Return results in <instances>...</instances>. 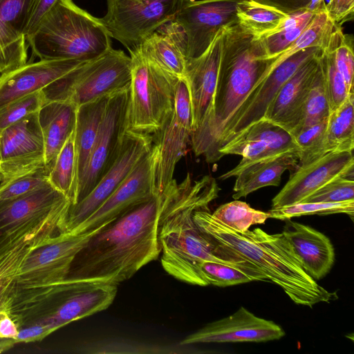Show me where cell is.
Masks as SVG:
<instances>
[{
  "instance_id": "cell-1",
  "label": "cell",
  "mask_w": 354,
  "mask_h": 354,
  "mask_svg": "<svg viewBox=\"0 0 354 354\" xmlns=\"http://www.w3.org/2000/svg\"><path fill=\"white\" fill-rule=\"evenodd\" d=\"M220 190L210 175L192 181L188 174L180 183L173 179L160 194L158 239L162 268L178 280L201 286L209 285L200 268L205 261L237 267L259 281H268L266 276L247 259L227 261L218 257L215 243L196 225L194 212L208 208Z\"/></svg>"
},
{
  "instance_id": "cell-2",
  "label": "cell",
  "mask_w": 354,
  "mask_h": 354,
  "mask_svg": "<svg viewBox=\"0 0 354 354\" xmlns=\"http://www.w3.org/2000/svg\"><path fill=\"white\" fill-rule=\"evenodd\" d=\"M160 209L155 194L101 226L75 254L66 279L118 285L157 259Z\"/></svg>"
},
{
  "instance_id": "cell-3",
  "label": "cell",
  "mask_w": 354,
  "mask_h": 354,
  "mask_svg": "<svg viewBox=\"0 0 354 354\" xmlns=\"http://www.w3.org/2000/svg\"><path fill=\"white\" fill-rule=\"evenodd\" d=\"M262 57L254 36L238 22L223 28L212 109L190 138L195 156H203L207 163L219 160L221 142L235 113L254 87L269 73L274 58Z\"/></svg>"
},
{
  "instance_id": "cell-4",
  "label": "cell",
  "mask_w": 354,
  "mask_h": 354,
  "mask_svg": "<svg viewBox=\"0 0 354 354\" xmlns=\"http://www.w3.org/2000/svg\"><path fill=\"white\" fill-rule=\"evenodd\" d=\"M193 218L208 238L254 264L295 304L312 307L337 298L304 271L282 232L270 234L259 227L239 232L217 220L209 208L196 210Z\"/></svg>"
},
{
  "instance_id": "cell-5",
  "label": "cell",
  "mask_w": 354,
  "mask_h": 354,
  "mask_svg": "<svg viewBox=\"0 0 354 354\" xmlns=\"http://www.w3.org/2000/svg\"><path fill=\"white\" fill-rule=\"evenodd\" d=\"M26 41L39 59L87 62L111 48V37L100 18L72 0H57Z\"/></svg>"
},
{
  "instance_id": "cell-6",
  "label": "cell",
  "mask_w": 354,
  "mask_h": 354,
  "mask_svg": "<svg viewBox=\"0 0 354 354\" xmlns=\"http://www.w3.org/2000/svg\"><path fill=\"white\" fill-rule=\"evenodd\" d=\"M131 77L127 111V130L154 135L172 113L180 78L143 57L138 48L129 51Z\"/></svg>"
},
{
  "instance_id": "cell-7",
  "label": "cell",
  "mask_w": 354,
  "mask_h": 354,
  "mask_svg": "<svg viewBox=\"0 0 354 354\" xmlns=\"http://www.w3.org/2000/svg\"><path fill=\"white\" fill-rule=\"evenodd\" d=\"M131 77V57L111 47L54 81L42 92L45 102L62 101L78 106L124 88Z\"/></svg>"
},
{
  "instance_id": "cell-8",
  "label": "cell",
  "mask_w": 354,
  "mask_h": 354,
  "mask_svg": "<svg viewBox=\"0 0 354 354\" xmlns=\"http://www.w3.org/2000/svg\"><path fill=\"white\" fill-rule=\"evenodd\" d=\"M117 292L118 285L115 283L66 279L54 287L41 304L13 320L19 329L42 324L55 331L106 309Z\"/></svg>"
},
{
  "instance_id": "cell-9",
  "label": "cell",
  "mask_w": 354,
  "mask_h": 354,
  "mask_svg": "<svg viewBox=\"0 0 354 354\" xmlns=\"http://www.w3.org/2000/svg\"><path fill=\"white\" fill-rule=\"evenodd\" d=\"M181 0H107L100 18L111 38L127 50L139 47L144 39L174 18Z\"/></svg>"
},
{
  "instance_id": "cell-10",
  "label": "cell",
  "mask_w": 354,
  "mask_h": 354,
  "mask_svg": "<svg viewBox=\"0 0 354 354\" xmlns=\"http://www.w3.org/2000/svg\"><path fill=\"white\" fill-rule=\"evenodd\" d=\"M192 129L189 89L185 78H180L172 113L160 131L152 136L155 141L152 146L153 183L157 195H160L174 179L176 166L186 153Z\"/></svg>"
},
{
  "instance_id": "cell-11",
  "label": "cell",
  "mask_w": 354,
  "mask_h": 354,
  "mask_svg": "<svg viewBox=\"0 0 354 354\" xmlns=\"http://www.w3.org/2000/svg\"><path fill=\"white\" fill-rule=\"evenodd\" d=\"M152 146L151 135L126 129L109 168L86 196L77 203L71 205L64 232L72 231L91 215L150 151Z\"/></svg>"
},
{
  "instance_id": "cell-12",
  "label": "cell",
  "mask_w": 354,
  "mask_h": 354,
  "mask_svg": "<svg viewBox=\"0 0 354 354\" xmlns=\"http://www.w3.org/2000/svg\"><path fill=\"white\" fill-rule=\"evenodd\" d=\"M129 95V85L109 97L88 160L78 179L76 203L93 189L117 154L127 129Z\"/></svg>"
},
{
  "instance_id": "cell-13",
  "label": "cell",
  "mask_w": 354,
  "mask_h": 354,
  "mask_svg": "<svg viewBox=\"0 0 354 354\" xmlns=\"http://www.w3.org/2000/svg\"><path fill=\"white\" fill-rule=\"evenodd\" d=\"M241 1H180L174 19L185 35L187 59L202 55L221 29L237 22L236 8Z\"/></svg>"
},
{
  "instance_id": "cell-14",
  "label": "cell",
  "mask_w": 354,
  "mask_h": 354,
  "mask_svg": "<svg viewBox=\"0 0 354 354\" xmlns=\"http://www.w3.org/2000/svg\"><path fill=\"white\" fill-rule=\"evenodd\" d=\"M38 113L12 124L0 133L1 181L46 167Z\"/></svg>"
},
{
  "instance_id": "cell-15",
  "label": "cell",
  "mask_w": 354,
  "mask_h": 354,
  "mask_svg": "<svg viewBox=\"0 0 354 354\" xmlns=\"http://www.w3.org/2000/svg\"><path fill=\"white\" fill-rule=\"evenodd\" d=\"M322 52L323 48L317 46L301 49L274 66L254 87L237 110L222 139L218 152L225 145L246 127L262 119L269 104L283 84L304 62Z\"/></svg>"
},
{
  "instance_id": "cell-16",
  "label": "cell",
  "mask_w": 354,
  "mask_h": 354,
  "mask_svg": "<svg viewBox=\"0 0 354 354\" xmlns=\"http://www.w3.org/2000/svg\"><path fill=\"white\" fill-rule=\"evenodd\" d=\"M153 166L154 156L151 148L105 201L69 232L80 234L93 231L129 207L156 194L153 183Z\"/></svg>"
},
{
  "instance_id": "cell-17",
  "label": "cell",
  "mask_w": 354,
  "mask_h": 354,
  "mask_svg": "<svg viewBox=\"0 0 354 354\" xmlns=\"http://www.w3.org/2000/svg\"><path fill=\"white\" fill-rule=\"evenodd\" d=\"M283 329L272 321L259 317L244 307L232 315L206 324L187 335L180 345L196 343L263 342L279 339Z\"/></svg>"
},
{
  "instance_id": "cell-18",
  "label": "cell",
  "mask_w": 354,
  "mask_h": 354,
  "mask_svg": "<svg viewBox=\"0 0 354 354\" xmlns=\"http://www.w3.org/2000/svg\"><path fill=\"white\" fill-rule=\"evenodd\" d=\"M353 151L329 152L310 164L297 167L281 191L272 198V208L300 203L334 178L354 174Z\"/></svg>"
},
{
  "instance_id": "cell-19",
  "label": "cell",
  "mask_w": 354,
  "mask_h": 354,
  "mask_svg": "<svg viewBox=\"0 0 354 354\" xmlns=\"http://www.w3.org/2000/svg\"><path fill=\"white\" fill-rule=\"evenodd\" d=\"M222 30L202 55L187 60L185 78L191 101L192 131L201 126L212 109L221 59Z\"/></svg>"
},
{
  "instance_id": "cell-20",
  "label": "cell",
  "mask_w": 354,
  "mask_h": 354,
  "mask_svg": "<svg viewBox=\"0 0 354 354\" xmlns=\"http://www.w3.org/2000/svg\"><path fill=\"white\" fill-rule=\"evenodd\" d=\"M84 62L73 59H39L1 73L0 108L43 89Z\"/></svg>"
},
{
  "instance_id": "cell-21",
  "label": "cell",
  "mask_w": 354,
  "mask_h": 354,
  "mask_svg": "<svg viewBox=\"0 0 354 354\" xmlns=\"http://www.w3.org/2000/svg\"><path fill=\"white\" fill-rule=\"evenodd\" d=\"M322 53L304 62L283 84L263 118L281 127L291 136L301 121L305 102Z\"/></svg>"
},
{
  "instance_id": "cell-22",
  "label": "cell",
  "mask_w": 354,
  "mask_h": 354,
  "mask_svg": "<svg viewBox=\"0 0 354 354\" xmlns=\"http://www.w3.org/2000/svg\"><path fill=\"white\" fill-rule=\"evenodd\" d=\"M282 234L304 271L313 279L323 278L335 261V250L330 239L310 226L286 220Z\"/></svg>"
},
{
  "instance_id": "cell-23",
  "label": "cell",
  "mask_w": 354,
  "mask_h": 354,
  "mask_svg": "<svg viewBox=\"0 0 354 354\" xmlns=\"http://www.w3.org/2000/svg\"><path fill=\"white\" fill-rule=\"evenodd\" d=\"M299 156L290 151L255 161L239 162L234 168L219 177L225 180L236 176L232 198L238 200L257 189L268 186H278L281 176L286 170L295 171Z\"/></svg>"
},
{
  "instance_id": "cell-24",
  "label": "cell",
  "mask_w": 354,
  "mask_h": 354,
  "mask_svg": "<svg viewBox=\"0 0 354 354\" xmlns=\"http://www.w3.org/2000/svg\"><path fill=\"white\" fill-rule=\"evenodd\" d=\"M137 48L143 57L162 70L178 78L185 77L187 39L174 19L146 37Z\"/></svg>"
},
{
  "instance_id": "cell-25",
  "label": "cell",
  "mask_w": 354,
  "mask_h": 354,
  "mask_svg": "<svg viewBox=\"0 0 354 354\" xmlns=\"http://www.w3.org/2000/svg\"><path fill=\"white\" fill-rule=\"evenodd\" d=\"M32 0H0V73L27 62L24 30Z\"/></svg>"
},
{
  "instance_id": "cell-26",
  "label": "cell",
  "mask_w": 354,
  "mask_h": 354,
  "mask_svg": "<svg viewBox=\"0 0 354 354\" xmlns=\"http://www.w3.org/2000/svg\"><path fill=\"white\" fill-rule=\"evenodd\" d=\"M66 199L48 180L26 194L1 203L0 236L45 216Z\"/></svg>"
},
{
  "instance_id": "cell-27",
  "label": "cell",
  "mask_w": 354,
  "mask_h": 354,
  "mask_svg": "<svg viewBox=\"0 0 354 354\" xmlns=\"http://www.w3.org/2000/svg\"><path fill=\"white\" fill-rule=\"evenodd\" d=\"M77 106L62 101L44 104L38 113L44 144L45 165L50 169L75 127Z\"/></svg>"
},
{
  "instance_id": "cell-28",
  "label": "cell",
  "mask_w": 354,
  "mask_h": 354,
  "mask_svg": "<svg viewBox=\"0 0 354 354\" xmlns=\"http://www.w3.org/2000/svg\"><path fill=\"white\" fill-rule=\"evenodd\" d=\"M109 96H103L77 106L75 127L77 183L88 160Z\"/></svg>"
},
{
  "instance_id": "cell-29",
  "label": "cell",
  "mask_w": 354,
  "mask_h": 354,
  "mask_svg": "<svg viewBox=\"0 0 354 354\" xmlns=\"http://www.w3.org/2000/svg\"><path fill=\"white\" fill-rule=\"evenodd\" d=\"M316 14L301 10L289 15L288 19L273 32L254 38L261 48L262 59L274 58L293 44L308 27Z\"/></svg>"
},
{
  "instance_id": "cell-30",
  "label": "cell",
  "mask_w": 354,
  "mask_h": 354,
  "mask_svg": "<svg viewBox=\"0 0 354 354\" xmlns=\"http://www.w3.org/2000/svg\"><path fill=\"white\" fill-rule=\"evenodd\" d=\"M48 180L75 205L77 192V166L75 129L67 138L50 166Z\"/></svg>"
},
{
  "instance_id": "cell-31",
  "label": "cell",
  "mask_w": 354,
  "mask_h": 354,
  "mask_svg": "<svg viewBox=\"0 0 354 354\" xmlns=\"http://www.w3.org/2000/svg\"><path fill=\"white\" fill-rule=\"evenodd\" d=\"M288 16L274 7L251 0H241L236 8L238 24L255 38L273 32Z\"/></svg>"
},
{
  "instance_id": "cell-32",
  "label": "cell",
  "mask_w": 354,
  "mask_h": 354,
  "mask_svg": "<svg viewBox=\"0 0 354 354\" xmlns=\"http://www.w3.org/2000/svg\"><path fill=\"white\" fill-rule=\"evenodd\" d=\"M353 103L354 92L348 95L339 108L330 112L325 132L328 152L353 151Z\"/></svg>"
},
{
  "instance_id": "cell-33",
  "label": "cell",
  "mask_w": 354,
  "mask_h": 354,
  "mask_svg": "<svg viewBox=\"0 0 354 354\" xmlns=\"http://www.w3.org/2000/svg\"><path fill=\"white\" fill-rule=\"evenodd\" d=\"M232 140H258L267 144L277 153L295 151L299 156V149L290 133L265 118L253 122Z\"/></svg>"
},
{
  "instance_id": "cell-34",
  "label": "cell",
  "mask_w": 354,
  "mask_h": 354,
  "mask_svg": "<svg viewBox=\"0 0 354 354\" xmlns=\"http://www.w3.org/2000/svg\"><path fill=\"white\" fill-rule=\"evenodd\" d=\"M353 37L343 32L336 24L326 46L323 50L333 57L335 66L343 77L349 92L353 91L354 55Z\"/></svg>"
},
{
  "instance_id": "cell-35",
  "label": "cell",
  "mask_w": 354,
  "mask_h": 354,
  "mask_svg": "<svg viewBox=\"0 0 354 354\" xmlns=\"http://www.w3.org/2000/svg\"><path fill=\"white\" fill-rule=\"evenodd\" d=\"M212 214L217 220L239 232L246 231L253 225L263 224L269 218L268 212L253 209L238 200L219 206Z\"/></svg>"
},
{
  "instance_id": "cell-36",
  "label": "cell",
  "mask_w": 354,
  "mask_h": 354,
  "mask_svg": "<svg viewBox=\"0 0 354 354\" xmlns=\"http://www.w3.org/2000/svg\"><path fill=\"white\" fill-rule=\"evenodd\" d=\"M330 113L320 64L315 74L303 110L301 121L292 136L301 129L328 119Z\"/></svg>"
},
{
  "instance_id": "cell-37",
  "label": "cell",
  "mask_w": 354,
  "mask_h": 354,
  "mask_svg": "<svg viewBox=\"0 0 354 354\" xmlns=\"http://www.w3.org/2000/svg\"><path fill=\"white\" fill-rule=\"evenodd\" d=\"M269 218L286 220L293 217L310 215H328L344 213L353 219L354 200L339 203H298L268 212Z\"/></svg>"
},
{
  "instance_id": "cell-38",
  "label": "cell",
  "mask_w": 354,
  "mask_h": 354,
  "mask_svg": "<svg viewBox=\"0 0 354 354\" xmlns=\"http://www.w3.org/2000/svg\"><path fill=\"white\" fill-rule=\"evenodd\" d=\"M327 120L304 127L292 136L299 149L297 167L306 166L329 153L325 138Z\"/></svg>"
},
{
  "instance_id": "cell-39",
  "label": "cell",
  "mask_w": 354,
  "mask_h": 354,
  "mask_svg": "<svg viewBox=\"0 0 354 354\" xmlns=\"http://www.w3.org/2000/svg\"><path fill=\"white\" fill-rule=\"evenodd\" d=\"M324 86L327 94L330 112L339 108L351 93L345 81L336 68L330 53L323 50L319 57Z\"/></svg>"
},
{
  "instance_id": "cell-40",
  "label": "cell",
  "mask_w": 354,
  "mask_h": 354,
  "mask_svg": "<svg viewBox=\"0 0 354 354\" xmlns=\"http://www.w3.org/2000/svg\"><path fill=\"white\" fill-rule=\"evenodd\" d=\"M200 268L209 285L227 287L259 281L251 273L225 263L205 261L201 263Z\"/></svg>"
},
{
  "instance_id": "cell-41",
  "label": "cell",
  "mask_w": 354,
  "mask_h": 354,
  "mask_svg": "<svg viewBox=\"0 0 354 354\" xmlns=\"http://www.w3.org/2000/svg\"><path fill=\"white\" fill-rule=\"evenodd\" d=\"M42 89L18 98L0 108V133L12 124L37 113L44 105Z\"/></svg>"
},
{
  "instance_id": "cell-42",
  "label": "cell",
  "mask_w": 354,
  "mask_h": 354,
  "mask_svg": "<svg viewBox=\"0 0 354 354\" xmlns=\"http://www.w3.org/2000/svg\"><path fill=\"white\" fill-rule=\"evenodd\" d=\"M353 174L334 178L300 203H339L354 200Z\"/></svg>"
},
{
  "instance_id": "cell-43",
  "label": "cell",
  "mask_w": 354,
  "mask_h": 354,
  "mask_svg": "<svg viewBox=\"0 0 354 354\" xmlns=\"http://www.w3.org/2000/svg\"><path fill=\"white\" fill-rule=\"evenodd\" d=\"M49 169L44 167L35 171L17 176L0 183V203L36 189L48 181Z\"/></svg>"
},
{
  "instance_id": "cell-44",
  "label": "cell",
  "mask_w": 354,
  "mask_h": 354,
  "mask_svg": "<svg viewBox=\"0 0 354 354\" xmlns=\"http://www.w3.org/2000/svg\"><path fill=\"white\" fill-rule=\"evenodd\" d=\"M57 0H32L26 21L24 34L26 38L31 35Z\"/></svg>"
},
{
  "instance_id": "cell-45",
  "label": "cell",
  "mask_w": 354,
  "mask_h": 354,
  "mask_svg": "<svg viewBox=\"0 0 354 354\" xmlns=\"http://www.w3.org/2000/svg\"><path fill=\"white\" fill-rule=\"evenodd\" d=\"M354 0H328L326 13L335 24L341 26L342 23L353 19Z\"/></svg>"
},
{
  "instance_id": "cell-46",
  "label": "cell",
  "mask_w": 354,
  "mask_h": 354,
  "mask_svg": "<svg viewBox=\"0 0 354 354\" xmlns=\"http://www.w3.org/2000/svg\"><path fill=\"white\" fill-rule=\"evenodd\" d=\"M53 332L55 330L47 324H34L19 328L14 339L17 343L40 341Z\"/></svg>"
},
{
  "instance_id": "cell-47",
  "label": "cell",
  "mask_w": 354,
  "mask_h": 354,
  "mask_svg": "<svg viewBox=\"0 0 354 354\" xmlns=\"http://www.w3.org/2000/svg\"><path fill=\"white\" fill-rule=\"evenodd\" d=\"M274 7L288 15L305 10L311 0H251Z\"/></svg>"
},
{
  "instance_id": "cell-48",
  "label": "cell",
  "mask_w": 354,
  "mask_h": 354,
  "mask_svg": "<svg viewBox=\"0 0 354 354\" xmlns=\"http://www.w3.org/2000/svg\"><path fill=\"white\" fill-rule=\"evenodd\" d=\"M19 328L12 318L6 313L0 314V338L15 339Z\"/></svg>"
},
{
  "instance_id": "cell-49",
  "label": "cell",
  "mask_w": 354,
  "mask_h": 354,
  "mask_svg": "<svg viewBox=\"0 0 354 354\" xmlns=\"http://www.w3.org/2000/svg\"><path fill=\"white\" fill-rule=\"evenodd\" d=\"M1 313V312H0ZM16 344L14 339L0 338V353L9 350Z\"/></svg>"
}]
</instances>
